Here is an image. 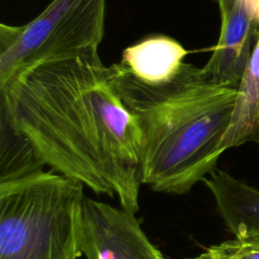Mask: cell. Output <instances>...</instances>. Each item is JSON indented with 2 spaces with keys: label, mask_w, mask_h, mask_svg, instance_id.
Listing matches in <instances>:
<instances>
[{
  "label": "cell",
  "mask_w": 259,
  "mask_h": 259,
  "mask_svg": "<svg viewBox=\"0 0 259 259\" xmlns=\"http://www.w3.org/2000/svg\"><path fill=\"white\" fill-rule=\"evenodd\" d=\"M0 116L52 170L139 211L142 132L98 51L18 70L0 84Z\"/></svg>",
  "instance_id": "cell-1"
},
{
  "label": "cell",
  "mask_w": 259,
  "mask_h": 259,
  "mask_svg": "<svg viewBox=\"0 0 259 259\" xmlns=\"http://www.w3.org/2000/svg\"><path fill=\"white\" fill-rule=\"evenodd\" d=\"M121 99L142 132L141 179L152 190L184 194L217 168L238 88L208 80L183 63L162 84L135 77L122 64L111 65Z\"/></svg>",
  "instance_id": "cell-2"
},
{
  "label": "cell",
  "mask_w": 259,
  "mask_h": 259,
  "mask_svg": "<svg viewBox=\"0 0 259 259\" xmlns=\"http://www.w3.org/2000/svg\"><path fill=\"white\" fill-rule=\"evenodd\" d=\"M84 184L54 170L0 182V259H78Z\"/></svg>",
  "instance_id": "cell-3"
},
{
  "label": "cell",
  "mask_w": 259,
  "mask_h": 259,
  "mask_svg": "<svg viewBox=\"0 0 259 259\" xmlns=\"http://www.w3.org/2000/svg\"><path fill=\"white\" fill-rule=\"evenodd\" d=\"M106 0H53L22 25L0 24V84L37 63L98 51Z\"/></svg>",
  "instance_id": "cell-4"
},
{
  "label": "cell",
  "mask_w": 259,
  "mask_h": 259,
  "mask_svg": "<svg viewBox=\"0 0 259 259\" xmlns=\"http://www.w3.org/2000/svg\"><path fill=\"white\" fill-rule=\"evenodd\" d=\"M136 213L85 195L81 248L86 259H161Z\"/></svg>",
  "instance_id": "cell-5"
},
{
  "label": "cell",
  "mask_w": 259,
  "mask_h": 259,
  "mask_svg": "<svg viewBox=\"0 0 259 259\" xmlns=\"http://www.w3.org/2000/svg\"><path fill=\"white\" fill-rule=\"evenodd\" d=\"M221 31L217 46L201 68L218 84L238 88L259 34V21L251 0H217Z\"/></svg>",
  "instance_id": "cell-6"
},
{
  "label": "cell",
  "mask_w": 259,
  "mask_h": 259,
  "mask_svg": "<svg viewBox=\"0 0 259 259\" xmlns=\"http://www.w3.org/2000/svg\"><path fill=\"white\" fill-rule=\"evenodd\" d=\"M202 181L211 192L226 227L234 236L259 235V189L217 168Z\"/></svg>",
  "instance_id": "cell-7"
},
{
  "label": "cell",
  "mask_w": 259,
  "mask_h": 259,
  "mask_svg": "<svg viewBox=\"0 0 259 259\" xmlns=\"http://www.w3.org/2000/svg\"><path fill=\"white\" fill-rule=\"evenodd\" d=\"M186 55L187 51L174 38L155 35L127 47L120 63L141 81L162 84L177 74Z\"/></svg>",
  "instance_id": "cell-8"
},
{
  "label": "cell",
  "mask_w": 259,
  "mask_h": 259,
  "mask_svg": "<svg viewBox=\"0 0 259 259\" xmlns=\"http://www.w3.org/2000/svg\"><path fill=\"white\" fill-rule=\"evenodd\" d=\"M246 143L259 144V34L238 86L230 123L221 147L227 151Z\"/></svg>",
  "instance_id": "cell-9"
},
{
  "label": "cell",
  "mask_w": 259,
  "mask_h": 259,
  "mask_svg": "<svg viewBox=\"0 0 259 259\" xmlns=\"http://www.w3.org/2000/svg\"><path fill=\"white\" fill-rule=\"evenodd\" d=\"M45 165L28 141L1 118L0 182L41 170Z\"/></svg>",
  "instance_id": "cell-10"
},
{
  "label": "cell",
  "mask_w": 259,
  "mask_h": 259,
  "mask_svg": "<svg viewBox=\"0 0 259 259\" xmlns=\"http://www.w3.org/2000/svg\"><path fill=\"white\" fill-rule=\"evenodd\" d=\"M188 259H259V235L234 236Z\"/></svg>",
  "instance_id": "cell-11"
},
{
  "label": "cell",
  "mask_w": 259,
  "mask_h": 259,
  "mask_svg": "<svg viewBox=\"0 0 259 259\" xmlns=\"http://www.w3.org/2000/svg\"><path fill=\"white\" fill-rule=\"evenodd\" d=\"M161 259H166V258H165L164 256H162V257H161Z\"/></svg>",
  "instance_id": "cell-12"
}]
</instances>
